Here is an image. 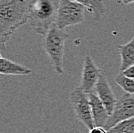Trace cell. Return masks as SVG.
Here are the masks:
<instances>
[{"label":"cell","instance_id":"5bb4252c","mask_svg":"<svg viewBox=\"0 0 134 133\" xmlns=\"http://www.w3.org/2000/svg\"><path fill=\"white\" fill-rule=\"evenodd\" d=\"M108 133H134V117L117 123L108 130Z\"/></svg>","mask_w":134,"mask_h":133},{"label":"cell","instance_id":"3957f363","mask_svg":"<svg viewBox=\"0 0 134 133\" xmlns=\"http://www.w3.org/2000/svg\"><path fill=\"white\" fill-rule=\"evenodd\" d=\"M69 35L63 30L53 25L44 35L42 47L48 55L54 71L57 75L64 74L63 56L65 43Z\"/></svg>","mask_w":134,"mask_h":133},{"label":"cell","instance_id":"6da1fadb","mask_svg":"<svg viewBox=\"0 0 134 133\" xmlns=\"http://www.w3.org/2000/svg\"><path fill=\"white\" fill-rule=\"evenodd\" d=\"M32 2L27 0H0V42L2 49L19 28L29 19Z\"/></svg>","mask_w":134,"mask_h":133},{"label":"cell","instance_id":"9a60e30c","mask_svg":"<svg viewBox=\"0 0 134 133\" xmlns=\"http://www.w3.org/2000/svg\"><path fill=\"white\" fill-rule=\"evenodd\" d=\"M89 133H108V130H107L104 127L94 126L93 129L90 130Z\"/></svg>","mask_w":134,"mask_h":133},{"label":"cell","instance_id":"ba28073f","mask_svg":"<svg viewBox=\"0 0 134 133\" xmlns=\"http://www.w3.org/2000/svg\"><path fill=\"white\" fill-rule=\"evenodd\" d=\"M95 89L96 91L97 96L107 108L110 115L115 108L117 100L107 78L103 72L98 81Z\"/></svg>","mask_w":134,"mask_h":133},{"label":"cell","instance_id":"e0dca14e","mask_svg":"<svg viewBox=\"0 0 134 133\" xmlns=\"http://www.w3.org/2000/svg\"><path fill=\"white\" fill-rule=\"evenodd\" d=\"M122 2L125 5H128V4L134 2V0H122Z\"/></svg>","mask_w":134,"mask_h":133},{"label":"cell","instance_id":"4fadbf2b","mask_svg":"<svg viewBox=\"0 0 134 133\" xmlns=\"http://www.w3.org/2000/svg\"><path fill=\"white\" fill-rule=\"evenodd\" d=\"M115 82L127 93L134 94V79L126 76L123 72H120L115 78Z\"/></svg>","mask_w":134,"mask_h":133},{"label":"cell","instance_id":"8992f818","mask_svg":"<svg viewBox=\"0 0 134 133\" xmlns=\"http://www.w3.org/2000/svg\"><path fill=\"white\" fill-rule=\"evenodd\" d=\"M133 117H134V94L125 92L117 100L104 128L109 130L117 123Z\"/></svg>","mask_w":134,"mask_h":133},{"label":"cell","instance_id":"8fae6325","mask_svg":"<svg viewBox=\"0 0 134 133\" xmlns=\"http://www.w3.org/2000/svg\"><path fill=\"white\" fill-rule=\"evenodd\" d=\"M32 70L21 64L3 58L0 59V73L6 76H24L29 75Z\"/></svg>","mask_w":134,"mask_h":133},{"label":"cell","instance_id":"30bf717a","mask_svg":"<svg viewBox=\"0 0 134 133\" xmlns=\"http://www.w3.org/2000/svg\"><path fill=\"white\" fill-rule=\"evenodd\" d=\"M117 50L121 57L120 71L124 72L130 67L134 66V37L130 42L119 45Z\"/></svg>","mask_w":134,"mask_h":133},{"label":"cell","instance_id":"277c9868","mask_svg":"<svg viewBox=\"0 0 134 133\" xmlns=\"http://www.w3.org/2000/svg\"><path fill=\"white\" fill-rule=\"evenodd\" d=\"M85 7L75 0H61L55 25L61 29L76 26L85 21Z\"/></svg>","mask_w":134,"mask_h":133},{"label":"cell","instance_id":"7a4b0ae2","mask_svg":"<svg viewBox=\"0 0 134 133\" xmlns=\"http://www.w3.org/2000/svg\"><path fill=\"white\" fill-rule=\"evenodd\" d=\"M61 0H36L31 7L29 20L33 31L44 36L55 25Z\"/></svg>","mask_w":134,"mask_h":133},{"label":"cell","instance_id":"5b68a950","mask_svg":"<svg viewBox=\"0 0 134 133\" xmlns=\"http://www.w3.org/2000/svg\"><path fill=\"white\" fill-rule=\"evenodd\" d=\"M69 101L78 120L90 130L93 129L95 125L88 93L76 88L69 95Z\"/></svg>","mask_w":134,"mask_h":133},{"label":"cell","instance_id":"52a82bcc","mask_svg":"<svg viewBox=\"0 0 134 133\" xmlns=\"http://www.w3.org/2000/svg\"><path fill=\"white\" fill-rule=\"evenodd\" d=\"M103 71L96 66L93 58L86 55L83 61L80 88L86 93L93 92Z\"/></svg>","mask_w":134,"mask_h":133},{"label":"cell","instance_id":"9c48e42d","mask_svg":"<svg viewBox=\"0 0 134 133\" xmlns=\"http://www.w3.org/2000/svg\"><path fill=\"white\" fill-rule=\"evenodd\" d=\"M88 96L91 105L92 115L95 126L105 127L109 118V114L107 108L99 99V97L93 92L88 93Z\"/></svg>","mask_w":134,"mask_h":133},{"label":"cell","instance_id":"2e32d148","mask_svg":"<svg viewBox=\"0 0 134 133\" xmlns=\"http://www.w3.org/2000/svg\"><path fill=\"white\" fill-rule=\"evenodd\" d=\"M126 76L130 77V78H133L134 79V66H133L130 67L129 68H127L126 70H125L124 72H122Z\"/></svg>","mask_w":134,"mask_h":133},{"label":"cell","instance_id":"ac0fdd59","mask_svg":"<svg viewBox=\"0 0 134 133\" xmlns=\"http://www.w3.org/2000/svg\"><path fill=\"white\" fill-rule=\"evenodd\" d=\"M27 1H29V2H32V3H33L36 0H27Z\"/></svg>","mask_w":134,"mask_h":133},{"label":"cell","instance_id":"7c38bea8","mask_svg":"<svg viewBox=\"0 0 134 133\" xmlns=\"http://www.w3.org/2000/svg\"><path fill=\"white\" fill-rule=\"evenodd\" d=\"M82 4L92 14L95 21H100L106 13V7L103 0H75Z\"/></svg>","mask_w":134,"mask_h":133}]
</instances>
